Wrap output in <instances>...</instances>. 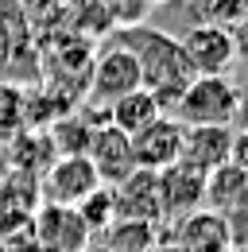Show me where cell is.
Segmentation results:
<instances>
[{
    "label": "cell",
    "mask_w": 248,
    "mask_h": 252,
    "mask_svg": "<svg viewBox=\"0 0 248 252\" xmlns=\"http://www.w3.org/2000/svg\"><path fill=\"white\" fill-rule=\"evenodd\" d=\"M241 86L229 74H214V78H190L183 90L179 105L171 109V117L183 128H206V125H225L233 128L237 109H241Z\"/></svg>",
    "instance_id": "obj_2"
},
{
    "label": "cell",
    "mask_w": 248,
    "mask_h": 252,
    "mask_svg": "<svg viewBox=\"0 0 248 252\" xmlns=\"http://www.w3.org/2000/svg\"><path fill=\"white\" fill-rule=\"evenodd\" d=\"M229 148H233V128H225V125L183 128V156H179V163L198 171V175H214L217 167L229 163Z\"/></svg>",
    "instance_id": "obj_10"
},
{
    "label": "cell",
    "mask_w": 248,
    "mask_h": 252,
    "mask_svg": "<svg viewBox=\"0 0 248 252\" xmlns=\"http://www.w3.org/2000/svg\"><path fill=\"white\" fill-rule=\"evenodd\" d=\"M155 117H163V109H159V101H155L144 86L140 90H132V94L117 97L109 109H105V121L113 128H121L124 136H136L140 128H148Z\"/></svg>",
    "instance_id": "obj_12"
},
{
    "label": "cell",
    "mask_w": 248,
    "mask_h": 252,
    "mask_svg": "<svg viewBox=\"0 0 248 252\" xmlns=\"http://www.w3.org/2000/svg\"><path fill=\"white\" fill-rule=\"evenodd\" d=\"M237 125H241L237 132H245V136H248V94L241 97V109H237Z\"/></svg>",
    "instance_id": "obj_18"
},
{
    "label": "cell",
    "mask_w": 248,
    "mask_h": 252,
    "mask_svg": "<svg viewBox=\"0 0 248 252\" xmlns=\"http://www.w3.org/2000/svg\"><path fill=\"white\" fill-rule=\"evenodd\" d=\"M248 198V171L225 163L214 175H206V202L214 206V214H229Z\"/></svg>",
    "instance_id": "obj_13"
},
{
    "label": "cell",
    "mask_w": 248,
    "mask_h": 252,
    "mask_svg": "<svg viewBox=\"0 0 248 252\" xmlns=\"http://www.w3.org/2000/svg\"><path fill=\"white\" fill-rule=\"evenodd\" d=\"M4 51H8V35H4V28H0V59H4Z\"/></svg>",
    "instance_id": "obj_19"
},
{
    "label": "cell",
    "mask_w": 248,
    "mask_h": 252,
    "mask_svg": "<svg viewBox=\"0 0 248 252\" xmlns=\"http://www.w3.org/2000/svg\"><path fill=\"white\" fill-rule=\"evenodd\" d=\"M140 90V66H136V55L124 47L121 39L105 43L97 51V59L90 66V101H97L101 109H109L117 97Z\"/></svg>",
    "instance_id": "obj_3"
},
{
    "label": "cell",
    "mask_w": 248,
    "mask_h": 252,
    "mask_svg": "<svg viewBox=\"0 0 248 252\" xmlns=\"http://www.w3.org/2000/svg\"><path fill=\"white\" fill-rule=\"evenodd\" d=\"M105 252H152L159 245V229L148 221H113L101 233Z\"/></svg>",
    "instance_id": "obj_14"
},
{
    "label": "cell",
    "mask_w": 248,
    "mask_h": 252,
    "mask_svg": "<svg viewBox=\"0 0 248 252\" xmlns=\"http://www.w3.org/2000/svg\"><path fill=\"white\" fill-rule=\"evenodd\" d=\"M0 252H12V249H8V245H4V241H0Z\"/></svg>",
    "instance_id": "obj_20"
},
{
    "label": "cell",
    "mask_w": 248,
    "mask_h": 252,
    "mask_svg": "<svg viewBox=\"0 0 248 252\" xmlns=\"http://www.w3.org/2000/svg\"><path fill=\"white\" fill-rule=\"evenodd\" d=\"M78 210V218L86 221V229H90V237H101L113 221H117V210H113V190L109 187H101V190H93L90 198L82 202V206H74Z\"/></svg>",
    "instance_id": "obj_15"
},
{
    "label": "cell",
    "mask_w": 248,
    "mask_h": 252,
    "mask_svg": "<svg viewBox=\"0 0 248 252\" xmlns=\"http://www.w3.org/2000/svg\"><path fill=\"white\" fill-rule=\"evenodd\" d=\"M183 59L194 78H214V74H229V66L237 63V43L229 28L217 24H198L179 39Z\"/></svg>",
    "instance_id": "obj_4"
},
{
    "label": "cell",
    "mask_w": 248,
    "mask_h": 252,
    "mask_svg": "<svg viewBox=\"0 0 248 252\" xmlns=\"http://www.w3.org/2000/svg\"><path fill=\"white\" fill-rule=\"evenodd\" d=\"M132 140V163H136V171H167V167H175L179 156H183V125L171 117V113H163V117H155L148 128H140L136 136H128Z\"/></svg>",
    "instance_id": "obj_6"
},
{
    "label": "cell",
    "mask_w": 248,
    "mask_h": 252,
    "mask_svg": "<svg viewBox=\"0 0 248 252\" xmlns=\"http://www.w3.org/2000/svg\"><path fill=\"white\" fill-rule=\"evenodd\" d=\"M233 43H237V59H248V20L233 32Z\"/></svg>",
    "instance_id": "obj_17"
},
{
    "label": "cell",
    "mask_w": 248,
    "mask_h": 252,
    "mask_svg": "<svg viewBox=\"0 0 248 252\" xmlns=\"http://www.w3.org/2000/svg\"><path fill=\"white\" fill-rule=\"evenodd\" d=\"M86 159L93 163L101 187H117V183H124V179L136 171V163H132V140L124 136L121 128H113L109 121L93 128Z\"/></svg>",
    "instance_id": "obj_8"
},
{
    "label": "cell",
    "mask_w": 248,
    "mask_h": 252,
    "mask_svg": "<svg viewBox=\"0 0 248 252\" xmlns=\"http://www.w3.org/2000/svg\"><path fill=\"white\" fill-rule=\"evenodd\" d=\"M113 190V210L117 221H148L155 225L159 218V194H155V175L152 171H132L124 183H117Z\"/></svg>",
    "instance_id": "obj_11"
},
{
    "label": "cell",
    "mask_w": 248,
    "mask_h": 252,
    "mask_svg": "<svg viewBox=\"0 0 248 252\" xmlns=\"http://www.w3.org/2000/svg\"><path fill=\"white\" fill-rule=\"evenodd\" d=\"M229 163L248 171V136L245 132H233V148H229Z\"/></svg>",
    "instance_id": "obj_16"
},
{
    "label": "cell",
    "mask_w": 248,
    "mask_h": 252,
    "mask_svg": "<svg viewBox=\"0 0 248 252\" xmlns=\"http://www.w3.org/2000/svg\"><path fill=\"white\" fill-rule=\"evenodd\" d=\"M93 190H101V179L86 156H55V163L43 171V194L47 206H82Z\"/></svg>",
    "instance_id": "obj_5"
},
{
    "label": "cell",
    "mask_w": 248,
    "mask_h": 252,
    "mask_svg": "<svg viewBox=\"0 0 248 252\" xmlns=\"http://www.w3.org/2000/svg\"><path fill=\"white\" fill-rule=\"evenodd\" d=\"M155 194H159V218H167L175 225V221L190 218L206 206V175L175 163V167L155 175Z\"/></svg>",
    "instance_id": "obj_7"
},
{
    "label": "cell",
    "mask_w": 248,
    "mask_h": 252,
    "mask_svg": "<svg viewBox=\"0 0 248 252\" xmlns=\"http://www.w3.org/2000/svg\"><path fill=\"white\" fill-rule=\"evenodd\" d=\"M179 252H233V225L225 214L198 210L190 218L175 221V241Z\"/></svg>",
    "instance_id": "obj_9"
},
{
    "label": "cell",
    "mask_w": 248,
    "mask_h": 252,
    "mask_svg": "<svg viewBox=\"0 0 248 252\" xmlns=\"http://www.w3.org/2000/svg\"><path fill=\"white\" fill-rule=\"evenodd\" d=\"M124 47L136 55V66H140V86L148 90V94L159 101V109L163 113H171L175 105H179V97L183 90L190 86V66L183 59V47H179V39L167 32H155V28H144V24H136V28H128V32L117 35Z\"/></svg>",
    "instance_id": "obj_1"
}]
</instances>
